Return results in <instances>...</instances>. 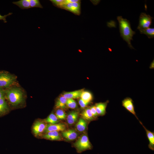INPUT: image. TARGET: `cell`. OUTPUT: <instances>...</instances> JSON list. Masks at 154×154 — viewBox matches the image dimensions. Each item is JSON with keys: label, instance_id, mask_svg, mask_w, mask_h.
I'll return each instance as SVG.
<instances>
[{"label": "cell", "instance_id": "6da1fadb", "mask_svg": "<svg viewBox=\"0 0 154 154\" xmlns=\"http://www.w3.org/2000/svg\"><path fill=\"white\" fill-rule=\"evenodd\" d=\"M119 29L121 36L127 43L131 48H134L131 43L132 37L135 32L131 29L129 21L123 18L121 16L117 17Z\"/></svg>", "mask_w": 154, "mask_h": 154}, {"label": "cell", "instance_id": "7a4b0ae2", "mask_svg": "<svg viewBox=\"0 0 154 154\" xmlns=\"http://www.w3.org/2000/svg\"><path fill=\"white\" fill-rule=\"evenodd\" d=\"M5 90V97L6 98L12 105H17L23 101V94L20 88H12Z\"/></svg>", "mask_w": 154, "mask_h": 154}, {"label": "cell", "instance_id": "3957f363", "mask_svg": "<svg viewBox=\"0 0 154 154\" xmlns=\"http://www.w3.org/2000/svg\"><path fill=\"white\" fill-rule=\"evenodd\" d=\"M74 146L79 153L87 150L91 149L92 148V146L88 137L86 135L81 136L74 144Z\"/></svg>", "mask_w": 154, "mask_h": 154}, {"label": "cell", "instance_id": "277c9868", "mask_svg": "<svg viewBox=\"0 0 154 154\" xmlns=\"http://www.w3.org/2000/svg\"><path fill=\"white\" fill-rule=\"evenodd\" d=\"M16 78L14 76L5 71L0 72V88H7L15 82Z\"/></svg>", "mask_w": 154, "mask_h": 154}, {"label": "cell", "instance_id": "5b68a950", "mask_svg": "<svg viewBox=\"0 0 154 154\" xmlns=\"http://www.w3.org/2000/svg\"><path fill=\"white\" fill-rule=\"evenodd\" d=\"M153 19V17L145 13H141L139 17V24L137 29L149 28Z\"/></svg>", "mask_w": 154, "mask_h": 154}, {"label": "cell", "instance_id": "8992f818", "mask_svg": "<svg viewBox=\"0 0 154 154\" xmlns=\"http://www.w3.org/2000/svg\"><path fill=\"white\" fill-rule=\"evenodd\" d=\"M60 8L69 11L76 15H79L80 13V1L64 4Z\"/></svg>", "mask_w": 154, "mask_h": 154}, {"label": "cell", "instance_id": "52a82bcc", "mask_svg": "<svg viewBox=\"0 0 154 154\" xmlns=\"http://www.w3.org/2000/svg\"><path fill=\"white\" fill-rule=\"evenodd\" d=\"M46 125L44 122L40 121H37L33 124L32 131L36 136L40 135L45 129Z\"/></svg>", "mask_w": 154, "mask_h": 154}, {"label": "cell", "instance_id": "ba28073f", "mask_svg": "<svg viewBox=\"0 0 154 154\" xmlns=\"http://www.w3.org/2000/svg\"><path fill=\"white\" fill-rule=\"evenodd\" d=\"M66 129L65 125L62 123L48 124L46 125L44 132L46 133L51 131H64Z\"/></svg>", "mask_w": 154, "mask_h": 154}, {"label": "cell", "instance_id": "9c48e42d", "mask_svg": "<svg viewBox=\"0 0 154 154\" xmlns=\"http://www.w3.org/2000/svg\"><path fill=\"white\" fill-rule=\"evenodd\" d=\"M122 105L128 111L133 114L139 120L136 116L132 100L130 98H126L122 102Z\"/></svg>", "mask_w": 154, "mask_h": 154}, {"label": "cell", "instance_id": "30bf717a", "mask_svg": "<svg viewBox=\"0 0 154 154\" xmlns=\"http://www.w3.org/2000/svg\"><path fill=\"white\" fill-rule=\"evenodd\" d=\"M140 123L143 126L149 141L148 147L151 149L154 150V133L147 129L140 121Z\"/></svg>", "mask_w": 154, "mask_h": 154}, {"label": "cell", "instance_id": "8fae6325", "mask_svg": "<svg viewBox=\"0 0 154 154\" xmlns=\"http://www.w3.org/2000/svg\"><path fill=\"white\" fill-rule=\"evenodd\" d=\"M43 137L51 140H60L62 139L60 133L57 131L48 132L44 135Z\"/></svg>", "mask_w": 154, "mask_h": 154}, {"label": "cell", "instance_id": "7c38bea8", "mask_svg": "<svg viewBox=\"0 0 154 154\" xmlns=\"http://www.w3.org/2000/svg\"><path fill=\"white\" fill-rule=\"evenodd\" d=\"M62 134L64 137L69 141L75 139L78 136V134L76 131L72 129L64 131L62 132Z\"/></svg>", "mask_w": 154, "mask_h": 154}, {"label": "cell", "instance_id": "4fadbf2b", "mask_svg": "<svg viewBox=\"0 0 154 154\" xmlns=\"http://www.w3.org/2000/svg\"><path fill=\"white\" fill-rule=\"evenodd\" d=\"M83 91V90H81L65 92L62 95L67 99L78 98L80 97L81 94Z\"/></svg>", "mask_w": 154, "mask_h": 154}, {"label": "cell", "instance_id": "5bb4252c", "mask_svg": "<svg viewBox=\"0 0 154 154\" xmlns=\"http://www.w3.org/2000/svg\"><path fill=\"white\" fill-rule=\"evenodd\" d=\"M108 103V101H107L105 102H101L96 104L95 106L98 115L103 116L105 114L106 108Z\"/></svg>", "mask_w": 154, "mask_h": 154}, {"label": "cell", "instance_id": "9a60e30c", "mask_svg": "<svg viewBox=\"0 0 154 154\" xmlns=\"http://www.w3.org/2000/svg\"><path fill=\"white\" fill-rule=\"evenodd\" d=\"M78 114V112L76 111H72L70 112L67 117L68 124L70 125L74 124L77 119Z\"/></svg>", "mask_w": 154, "mask_h": 154}, {"label": "cell", "instance_id": "2e32d148", "mask_svg": "<svg viewBox=\"0 0 154 154\" xmlns=\"http://www.w3.org/2000/svg\"><path fill=\"white\" fill-rule=\"evenodd\" d=\"M13 3L18 6L22 9H27L31 8L29 0H20L13 2Z\"/></svg>", "mask_w": 154, "mask_h": 154}, {"label": "cell", "instance_id": "e0dca14e", "mask_svg": "<svg viewBox=\"0 0 154 154\" xmlns=\"http://www.w3.org/2000/svg\"><path fill=\"white\" fill-rule=\"evenodd\" d=\"M67 99L62 95L57 99L55 104L56 107L58 109H63L66 107Z\"/></svg>", "mask_w": 154, "mask_h": 154}, {"label": "cell", "instance_id": "ac0fdd59", "mask_svg": "<svg viewBox=\"0 0 154 154\" xmlns=\"http://www.w3.org/2000/svg\"><path fill=\"white\" fill-rule=\"evenodd\" d=\"M87 123L85 119L80 118L76 125L77 130L79 131L82 132L85 131L86 128Z\"/></svg>", "mask_w": 154, "mask_h": 154}, {"label": "cell", "instance_id": "d6986e66", "mask_svg": "<svg viewBox=\"0 0 154 154\" xmlns=\"http://www.w3.org/2000/svg\"><path fill=\"white\" fill-rule=\"evenodd\" d=\"M83 118L88 121H92L95 118L93 116L90 108H87L85 109L81 114Z\"/></svg>", "mask_w": 154, "mask_h": 154}, {"label": "cell", "instance_id": "ffe728a7", "mask_svg": "<svg viewBox=\"0 0 154 154\" xmlns=\"http://www.w3.org/2000/svg\"><path fill=\"white\" fill-rule=\"evenodd\" d=\"M140 33L146 35L149 38H153L154 37V28H147L139 29H138Z\"/></svg>", "mask_w": 154, "mask_h": 154}, {"label": "cell", "instance_id": "44dd1931", "mask_svg": "<svg viewBox=\"0 0 154 154\" xmlns=\"http://www.w3.org/2000/svg\"><path fill=\"white\" fill-rule=\"evenodd\" d=\"M80 98L85 102L89 103L92 99L91 93L88 91H83L80 96Z\"/></svg>", "mask_w": 154, "mask_h": 154}, {"label": "cell", "instance_id": "7402d4cb", "mask_svg": "<svg viewBox=\"0 0 154 154\" xmlns=\"http://www.w3.org/2000/svg\"><path fill=\"white\" fill-rule=\"evenodd\" d=\"M8 109V106L5 98L0 99V115L5 113Z\"/></svg>", "mask_w": 154, "mask_h": 154}, {"label": "cell", "instance_id": "603a6c76", "mask_svg": "<svg viewBox=\"0 0 154 154\" xmlns=\"http://www.w3.org/2000/svg\"><path fill=\"white\" fill-rule=\"evenodd\" d=\"M58 119L54 114L51 113L45 119L46 122L50 124H55L58 123Z\"/></svg>", "mask_w": 154, "mask_h": 154}, {"label": "cell", "instance_id": "cb8c5ba5", "mask_svg": "<svg viewBox=\"0 0 154 154\" xmlns=\"http://www.w3.org/2000/svg\"><path fill=\"white\" fill-rule=\"evenodd\" d=\"M55 115L58 119H65L66 116L64 112L61 109H58L56 112Z\"/></svg>", "mask_w": 154, "mask_h": 154}, {"label": "cell", "instance_id": "d4e9b609", "mask_svg": "<svg viewBox=\"0 0 154 154\" xmlns=\"http://www.w3.org/2000/svg\"><path fill=\"white\" fill-rule=\"evenodd\" d=\"M30 7H38L41 8L43 7L38 0H29Z\"/></svg>", "mask_w": 154, "mask_h": 154}, {"label": "cell", "instance_id": "484cf974", "mask_svg": "<svg viewBox=\"0 0 154 154\" xmlns=\"http://www.w3.org/2000/svg\"><path fill=\"white\" fill-rule=\"evenodd\" d=\"M66 105L71 109H75L77 107L76 102L73 99H68L66 102Z\"/></svg>", "mask_w": 154, "mask_h": 154}, {"label": "cell", "instance_id": "4316f807", "mask_svg": "<svg viewBox=\"0 0 154 154\" xmlns=\"http://www.w3.org/2000/svg\"><path fill=\"white\" fill-rule=\"evenodd\" d=\"M50 1L54 6L60 8L65 3V0H50Z\"/></svg>", "mask_w": 154, "mask_h": 154}, {"label": "cell", "instance_id": "83f0119b", "mask_svg": "<svg viewBox=\"0 0 154 154\" xmlns=\"http://www.w3.org/2000/svg\"><path fill=\"white\" fill-rule=\"evenodd\" d=\"M90 109L93 117L96 118L98 115L95 106H92L90 108Z\"/></svg>", "mask_w": 154, "mask_h": 154}, {"label": "cell", "instance_id": "f1b7e54d", "mask_svg": "<svg viewBox=\"0 0 154 154\" xmlns=\"http://www.w3.org/2000/svg\"><path fill=\"white\" fill-rule=\"evenodd\" d=\"M78 103L81 108H85L89 103H88L85 102L81 98H80L79 100L78 101Z\"/></svg>", "mask_w": 154, "mask_h": 154}, {"label": "cell", "instance_id": "f546056e", "mask_svg": "<svg viewBox=\"0 0 154 154\" xmlns=\"http://www.w3.org/2000/svg\"><path fill=\"white\" fill-rule=\"evenodd\" d=\"M12 14V13H9L8 14L3 16L1 15L0 14V20H3L4 23H7L6 17L7 16L11 15Z\"/></svg>", "mask_w": 154, "mask_h": 154}, {"label": "cell", "instance_id": "4dcf8cb0", "mask_svg": "<svg viewBox=\"0 0 154 154\" xmlns=\"http://www.w3.org/2000/svg\"><path fill=\"white\" fill-rule=\"evenodd\" d=\"M5 90L4 89L0 88V99L5 98Z\"/></svg>", "mask_w": 154, "mask_h": 154}, {"label": "cell", "instance_id": "1f68e13d", "mask_svg": "<svg viewBox=\"0 0 154 154\" xmlns=\"http://www.w3.org/2000/svg\"><path fill=\"white\" fill-rule=\"evenodd\" d=\"M80 1L79 0H65L64 4L71 3H75L78 2Z\"/></svg>", "mask_w": 154, "mask_h": 154}, {"label": "cell", "instance_id": "d6a6232c", "mask_svg": "<svg viewBox=\"0 0 154 154\" xmlns=\"http://www.w3.org/2000/svg\"><path fill=\"white\" fill-rule=\"evenodd\" d=\"M150 68H154V61L153 60L151 63Z\"/></svg>", "mask_w": 154, "mask_h": 154}]
</instances>
